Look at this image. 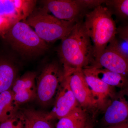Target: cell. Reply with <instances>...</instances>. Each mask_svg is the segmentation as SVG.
Instances as JSON below:
<instances>
[{
	"label": "cell",
	"instance_id": "1",
	"mask_svg": "<svg viewBox=\"0 0 128 128\" xmlns=\"http://www.w3.org/2000/svg\"><path fill=\"white\" fill-rule=\"evenodd\" d=\"M59 54L64 72L82 70L93 58V47L83 23L76 22L70 34L62 40Z\"/></svg>",
	"mask_w": 128,
	"mask_h": 128
},
{
	"label": "cell",
	"instance_id": "2",
	"mask_svg": "<svg viewBox=\"0 0 128 128\" xmlns=\"http://www.w3.org/2000/svg\"><path fill=\"white\" fill-rule=\"evenodd\" d=\"M83 24L92 44L96 60L115 38L116 24L111 11L102 5L86 14Z\"/></svg>",
	"mask_w": 128,
	"mask_h": 128
},
{
	"label": "cell",
	"instance_id": "3",
	"mask_svg": "<svg viewBox=\"0 0 128 128\" xmlns=\"http://www.w3.org/2000/svg\"><path fill=\"white\" fill-rule=\"evenodd\" d=\"M2 38L12 49L24 57H36L48 48L47 43L24 21L14 24Z\"/></svg>",
	"mask_w": 128,
	"mask_h": 128
},
{
	"label": "cell",
	"instance_id": "4",
	"mask_svg": "<svg viewBox=\"0 0 128 128\" xmlns=\"http://www.w3.org/2000/svg\"><path fill=\"white\" fill-rule=\"evenodd\" d=\"M24 22L47 43L63 40L70 34L76 23L58 19L43 7L34 9Z\"/></svg>",
	"mask_w": 128,
	"mask_h": 128
},
{
	"label": "cell",
	"instance_id": "5",
	"mask_svg": "<svg viewBox=\"0 0 128 128\" xmlns=\"http://www.w3.org/2000/svg\"><path fill=\"white\" fill-rule=\"evenodd\" d=\"M64 78L58 64L52 62L44 66L36 78V99L41 105H48L57 95Z\"/></svg>",
	"mask_w": 128,
	"mask_h": 128
},
{
	"label": "cell",
	"instance_id": "6",
	"mask_svg": "<svg viewBox=\"0 0 128 128\" xmlns=\"http://www.w3.org/2000/svg\"><path fill=\"white\" fill-rule=\"evenodd\" d=\"M64 76L81 107L83 108L97 107L82 70L64 72Z\"/></svg>",
	"mask_w": 128,
	"mask_h": 128
},
{
	"label": "cell",
	"instance_id": "7",
	"mask_svg": "<svg viewBox=\"0 0 128 128\" xmlns=\"http://www.w3.org/2000/svg\"><path fill=\"white\" fill-rule=\"evenodd\" d=\"M93 66L118 73L128 78V58L112 42L95 60Z\"/></svg>",
	"mask_w": 128,
	"mask_h": 128
},
{
	"label": "cell",
	"instance_id": "8",
	"mask_svg": "<svg viewBox=\"0 0 128 128\" xmlns=\"http://www.w3.org/2000/svg\"><path fill=\"white\" fill-rule=\"evenodd\" d=\"M78 103L72 91L68 82L64 77L56 95L54 105L50 112L44 114L49 121L65 116L73 111Z\"/></svg>",
	"mask_w": 128,
	"mask_h": 128
},
{
	"label": "cell",
	"instance_id": "9",
	"mask_svg": "<svg viewBox=\"0 0 128 128\" xmlns=\"http://www.w3.org/2000/svg\"><path fill=\"white\" fill-rule=\"evenodd\" d=\"M37 76L35 72H28L15 80L10 90L18 106L36 98Z\"/></svg>",
	"mask_w": 128,
	"mask_h": 128
},
{
	"label": "cell",
	"instance_id": "10",
	"mask_svg": "<svg viewBox=\"0 0 128 128\" xmlns=\"http://www.w3.org/2000/svg\"><path fill=\"white\" fill-rule=\"evenodd\" d=\"M36 2L32 0H0V17L16 22L25 21L34 10Z\"/></svg>",
	"mask_w": 128,
	"mask_h": 128
},
{
	"label": "cell",
	"instance_id": "11",
	"mask_svg": "<svg viewBox=\"0 0 128 128\" xmlns=\"http://www.w3.org/2000/svg\"><path fill=\"white\" fill-rule=\"evenodd\" d=\"M43 7L60 20L75 22L82 8L77 0H48L42 1Z\"/></svg>",
	"mask_w": 128,
	"mask_h": 128
},
{
	"label": "cell",
	"instance_id": "12",
	"mask_svg": "<svg viewBox=\"0 0 128 128\" xmlns=\"http://www.w3.org/2000/svg\"><path fill=\"white\" fill-rule=\"evenodd\" d=\"M18 69L14 59L0 52V94L11 89L18 78Z\"/></svg>",
	"mask_w": 128,
	"mask_h": 128
},
{
	"label": "cell",
	"instance_id": "13",
	"mask_svg": "<svg viewBox=\"0 0 128 128\" xmlns=\"http://www.w3.org/2000/svg\"><path fill=\"white\" fill-rule=\"evenodd\" d=\"M128 119V102L123 96H119L108 106L104 116L103 123L107 127Z\"/></svg>",
	"mask_w": 128,
	"mask_h": 128
},
{
	"label": "cell",
	"instance_id": "14",
	"mask_svg": "<svg viewBox=\"0 0 128 128\" xmlns=\"http://www.w3.org/2000/svg\"><path fill=\"white\" fill-rule=\"evenodd\" d=\"M85 79L90 89L96 106L104 105L107 98L112 96V87L82 69Z\"/></svg>",
	"mask_w": 128,
	"mask_h": 128
},
{
	"label": "cell",
	"instance_id": "15",
	"mask_svg": "<svg viewBox=\"0 0 128 128\" xmlns=\"http://www.w3.org/2000/svg\"><path fill=\"white\" fill-rule=\"evenodd\" d=\"M84 69L112 87L122 88L128 86V77L120 74L93 66Z\"/></svg>",
	"mask_w": 128,
	"mask_h": 128
},
{
	"label": "cell",
	"instance_id": "16",
	"mask_svg": "<svg viewBox=\"0 0 128 128\" xmlns=\"http://www.w3.org/2000/svg\"><path fill=\"white\" fill-rule=\"evenodd\" d=\"M88 124L86 112L78 105L68 114L59 120L56 128H85Z\"/></svg>",
	"mask_w": 128,
	"mask_h": 128
},
{
	"label": "cell",
	"instance_id": "17",
	"mask_svg": "<svg viewBox=\"0 0 128 128\" xmlns=\"http://www.w3.org/2000/svg\"><path fill=\"white\" fill-rule=\"evenodd\" d=\"M11 90L0 94V123L9 118L18 110Z\"/></svg>",
	"mask_w": 128,
	"mask_h": 128
},
{
	"label": "cell",
	"instance_id": "18",
	"mask_svg": "<svg viewBox=\"0 0 128 128\" xmlns=\"http://www.w3.org/2000/svg\"><path fill=\"white\" fill-rule=\"evenodd\" d=\"M22 111L26 120L27 128H54L44 114L30 108Z\"/></svg>",
	"mask_w": 128,
	"mask_h": 128
},
{
	"label": "cell",
	"instance_id": "19",
	"mask_svg": "<svg viewBox=\"0 0 128 128\" xmlns=\"http://www.w3.org/2000/svg\"><path fill=\"white\" fill-rule=\"evenodd\" d=\"M0 128H27L26 120L23 112L18 110L11 117L0 123Z\"/></svg>",
	"mask_w": 128,
	"mask_h": 128
},
{
	"label": "cell",
	"instance_id": "20",
	"mask_svg": "<svg viewBox=\"0 0 128 128\" xmlns=\"http://www.w3.org/2000/svg\"><path fill=\"white\" fill-rule=\"evenodd\" d=\"M107 2L114 7L119 16L128 18V0H115Z\"/></svg>",
	"mask_w": 128,
	"mask_h": 128
},
{
	"label": "cell",
	"instance_id": "21",
	"mask_svg": "<svg viewBox=\"0 0 128 128\" xmlns=\"http://www.w3.org/2000/svg\"><path fill=\"white\" fill-rule=\"evenodd\" d=\"M16 22L5 18L0 17V37H2Z\"/></svg>",
	"mask_w": 128,
	"mask_h": 128
},
{
	"label": "cell",
	"instance_id": "22",
	"mask_svg": "<svg viewBox=\"0 0 128 128\" xmlns=\"http://www.w3.org/2000/svg\"><path fill=\"white\" fill-rule=\"evenodd\" d=\"M80 6L82 7L94 8L101 6L102 4L105 2L106 1L99 0H77Z\"/></svg>",
	"mask_w": 128,
	"mask_h": 128
},
{
	"label": "cell",
	"instance_id": "23",
	"mask_svg": "<svg viewBox=\"0 0 128 128\" xmlns=\"http://www.w3.org/2000/svg\"><path fill=\"white\" fill-rule=\"evenodd\" d=\"M104 128H128V119L120 123Z\"/></svg>",
	"mask_w": 128,
	"mask_h": 128
},
{
	"label": "cell",
	"instance_id": "24",
	"mask_svg": "<svg viewBox=\"0 0 128 128\" xmlns=\"http://www.w3.org/2000/svg\"><path fill=\"white\" fill-rule=\"evenodd\" d=\"M120 34V38L128 42V24L122 29Z\"/></svg>",
	"mask_w": 128,
	"mask_h": 128
},
{
	"label": "cell",
	"instance_id": "25",
	"mask_svg": "<svg viewBox=\"0 0 128 128\" xmlns=\"http://www.w3.org/2000/svg\"><path fill=\"white\" fill-rule=\"evenodd\" d=\"M93 128V126H92V124H88L87 126L85 128Z\"/></svg>",
	"mask_w": 128,
	"mask_h": 128
}]
</instances>
